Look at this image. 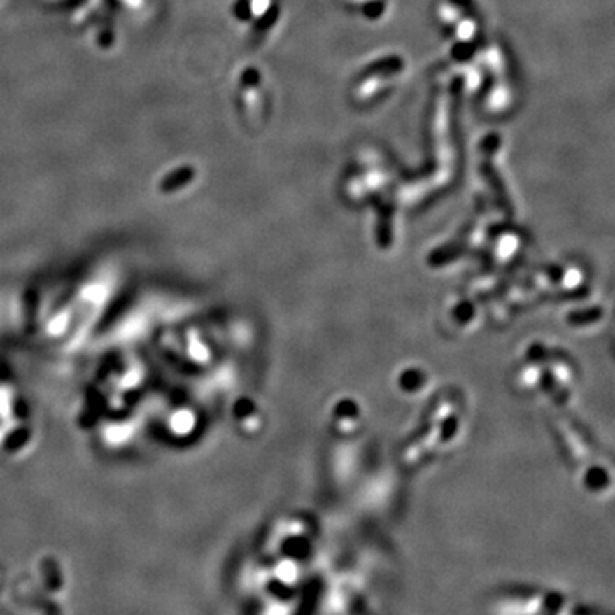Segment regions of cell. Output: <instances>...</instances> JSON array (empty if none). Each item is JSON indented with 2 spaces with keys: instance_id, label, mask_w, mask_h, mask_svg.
Instances as JSON below:
<instances>
[{
  "instance_id": "cell-1",
  "label": "cell",
  "mask_w": 615,
  "mask_h": 615,
  "mask_svg": "<svg viewBox=\"0 0 615 615\" xmlns=\"http://www.w3.org/2000/svg\"><path fill=\"white\" fill-rule=\"evenodd\" d=\"M404 67V62H402L400 57L392 55V57H385V59H378L374 60L373 64L366 65L362 69V72L359 73V79H367V77H388V76H395L402 71Z\"/></svg>"
}]
</instances>
